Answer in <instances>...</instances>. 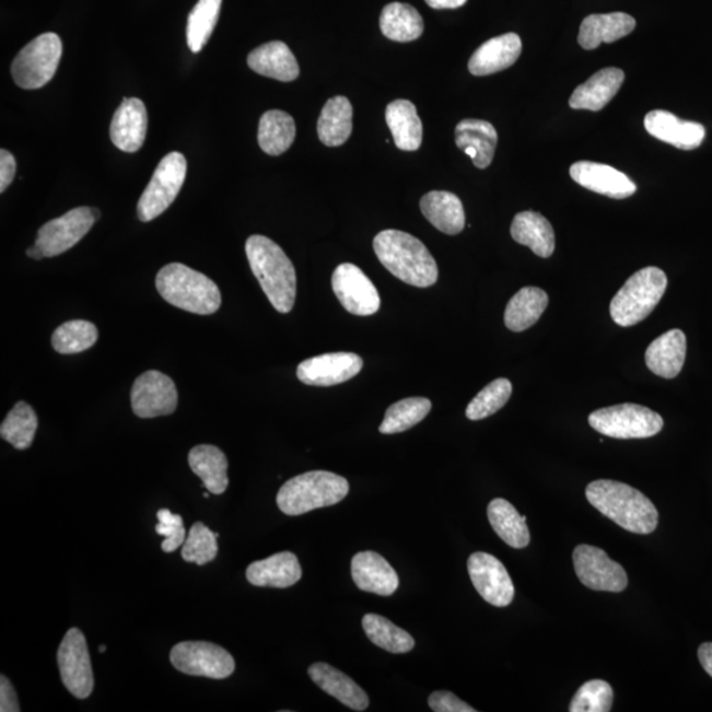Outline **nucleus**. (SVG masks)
<instances>
[{
    "label": "nucleus",
    "mask_w": 712,
    "mask_h": 712,
    "mask_svg": "<svg viewBox=\"0 0 712 712\" xmlns=\"http://www.w3.org/2000/svg\"><path fill=\"white\" fill-rule=\"evenodd\" d=\"M60 675L63 686L70 695L79 699H86L94 689V675L92 660L87 643L79 628H72L62 639L57 652Z\"/></svg>",
    "instance_id": "11"
},
{
    "label": "nucleus",
    "mask_w": 712,
    "mask_h": 712,
    "mask_svg": "<svg viewBox=\"0 0 712 712\" xmlns=\"http://www.w3.org/2000/svg\"><path fill=\"white\" fill-rule=\"evenodd\" d=\"M646 131L678 150L698 149L705 138V128L697 121L682 120L665 110H653L644 119Z\"/></svg>",
    "instance_id": "19"
},
{
    "label": "nucleus",
    "mask_w": 712,
    "mask_h": 712,
    "mask_svg": "<svg viewBox=\"0 0 712 712\" xmlns=\"http://www.w3.org/2000/svg\"><path fill=\"white\" fill-rule=\"evenodd\" d=\"M511 235L518 245L529 247L540 258L548 259L555 253L553 226L536 211H523L513 218Z\"/></svg>",
    "instance_id": "30"
},
{
    "label": "nucleus",
    "mask_w": 712,
    "mask_h": 712,
    "mask_svg": "<svg viewBox=\"0 0 712 712\" xmlns=\"http://www.w3.org/2000/svg\"><path fill=\"white\" fill-rule=\"evenodd\" d=\"M0 711L2 712H19L16 692L12 688L8 678L2 676L0 678Z\"/></svg>",
    "instance_id": "50"
},
{
    "label": "nucleus",
    "mask_w": 712,
    "mask_h": 712,
    "mask_svg": "<svg viewBox=\"0 0 712 712\" xmlns=\"http://www.w3.org/2000/svg\"><path fill=\"white\" fill-rule=\"evenodd\" d=\"M318 138L327 147L346 143L352 132V106L346 97L326 102L317 125Z\"/></svg>",
    "instance_id": "36"
},
{
    "label": "nucleus",
    "mask_w": 712,
    "mask_h": 712,
    "mask_svg": "<svg viewBox=\"0 0 712 712\" xmlns=\"http://www.w3.org/2000/svg\"><path fill=\"white\" fill-rule=\"evenodd\" d=\"M332 291H335L339 303L355 316L367 317L381 310V296L376 287L361 268L351 262L336 268L331 279Z\"/></svg>",
    "instance_id": "15"
},
{
    "label": "nucleus",
    "mask_w": 712,
    "mask_h": 712,
    "mask_svg": "<svg viewBox=\"0 0 712 712\" xmlns=\"http://www.w3.org/2000/svg\"><path fill=\"white\" fill-rule=\"evenodd\" d=\"M362 626L372 643L384 651L401 654L408 653L415 647V639L407 631L401 630L381 615H365Z\"/></svg>",
    "instance_id": "39"
},
{
    "label": "nucleus",
    "mask_w": 712,
    "mask_h": 712,
    "mask_svg": "<svg viewBox=\"0 0 712 712\" xmlns=\"http://www.w3.org/2000/svg\"><path fill=\"white\" fill-rule=\"evenodd\" d=\"M382 34L389 40L415 42L422 35L423 21L419 11L407 3H389L381 15Z\"/></svg>",
    "instance_id": "38"
},
{
    "label": "nucleus",
    "mask_w": 712,
    "mask_h": 712,
    "mask_svg": "<svg viewBox=\"0 0 712 712\" xmlns=\"http://www.w3.org/2000/svg\"><path fill=\"white\" fill-rule=\"evenodd\" d=\"M171 663L188 676L224 679L233 675L235 661L222 646L207 641H184L173 646Z\"/></svg>",
    "instance_id": "10"
},
{
    "label": "nucleus",
    "mask_w": 712,
    "mask_h": 712,
    "mask_svg": "<svg viewBox=\"0 0 712 712\" xmlns=\"http://www.w3.org/2000/svg\"><path fill=\"white\" fill-rule=\"evenodd\" d=\"M246 255L269 303L279 313H290L297 293V276L291 259L279 245L262 235L248 237Z\"/></svg>",
    "instance_id": "2"
},
{
    "label": "nucleus",
    "mask_w": 712,
    "mask_h": 712,
    "mask_svg": "<svg viewBox=\"0 0 712 712\" xmlns=\"http://www.w3.org/2000/svg\"><path fill=\"white\" fill-rule=\"evenodd\" d=\"M455 143L479 170H486L495 156L498 132L490 121L465 119L455 128Z\"/></svg>",
    "instance_id": "23"
},
{
    "label": "nucleus",
    "mask_w": 712,
    "mask_h": 712,
    "mask_svg": "<svg viewBox=\"0 0 712 712\" xmlns=\"http://www.w3.org/2000/svg\"><path fill=\"white\" fill-rule=\"evenodd\" d=\"M106 650H107V646H106V645H101V646L98 647V651H100L101 653H105Z\"/></svg>",
    "instance_id": "54"
},
{
    "label": "nucleus",
    "mask_w": 712,
    "mask_h": 712,
    "mask_svg": "<svg viewBox=\"0 0 712 712\" xmlns=\"http://www.w3.org/2000/svg\"><path fill=\"white\" fill-rule=\"evenodd\" d=\"M246 576L254 586L287 588L296 585L303 576V569L296 556L291 551H281L249 564Z\"/></svg>",
    "instance_id": "25"
},
{
    "label": "nucleus",
    "mask_w": 712,
    "mask_h": 712,
    "mask_svg": "<svg viewBox=\"0 0 712 712\" xmlns=\"http://www.w3.org/2000/svg\"><path fill=\"white\" fill-rule=\"evenodd\" d=\"M686 359V336L684 331L673 329L660 336L645 352L646 367L654 375L675 378L682 371Z\"/></svg>",
    "instance_id": "29"
},
{
    "label": "nucleus",
    "mask_w": 712,
    "mask_h": 712,
    "mask_svg": "<svg viewBox=\"0 0 712 712\" xmlns=\"http://www.w3.org/2000/svg\"><path fill=\"white\" fill-rule=\"evenodd\" d=\"M247 63L255 73L281 82L294 81L300 75L296 57L288 48V45L282 42L260 45L248 55Z\"/></svg>",
    "instance_id": "26"
},
{
    "label": "nucleus",
    "mask_w": 712,
    "mask_h": 712,
    "mask_svg": "<svg viewBox=\"0 0 712 712\" xmlns=\"http://www.w3.org/2000/svg\"><path fill=\"white\" fill-rule=\"evenodd\" d=\"M374 249L382 265L408 285L428 288L439 280L437 262L413 235L399 230H384L375 236Z\"/></svg>",
    "instance_id": "3"
},
{
    "label": "nucleus",
    "mask_w": 712,
    "mask_h": 712,
    "mask_svg": "<svg viewBox=\"0 0 712 712\" xmlns=\"http://www.w3.org/2000/svg\"><path fill=\"white\" fill-rule=\"evenodd\" d=\"M698 658L704 672L712 678V643H704L699 646Z\"/></svg>",
    "instance_id": "51"
},
{
    "label": "nucleus",
    "mask_w": 712,
    "mask_h": 712,
    "mask_svg": "<svg viewBox=\"0 0 712 712\" xmlns=\"http://www.w3.org/2000/svg\"><path fill=\"white\" fill-rule=\"evenodd\" d=\"M487 516L497 535L511 548L528 547L530 534L527 517L520 515L515 506L505 499H493L487 509Z\"/></svg>",
    "instance_id": "34"
},
{
    "label": "nucleus",
    "mask_w": 712,
    "mask_h": 712,
    "mask_svg": "<svg viewBox=\"0 0 712 712\" xmlns=\"http://www.w3.org/2000/svg\"><path fill=\"white\" fill-rule=\"evenodd\" d=\"M27 256L28 258L37 261L45 258L40 247H38L37 245H34L27 249Z\"/></svg>",
    "instance_id": "53"
},
{
    "label": "nucleus",
    "mask_w": 712,
    "mask_h": 712,
    "mask_svg": "<svg viewBox=\"0 0 712 712\" xmlns=\"http://www.w3.org/2000/svg\"><path fill=\"white\" fill-rule=\"evenodd\" d=\"M97 222L93 208H75L38 230L36 243L45 258H54L74 247Z\"/></svg>",
    "instance_id": "13"
},
{
    "label": "nucleus",
    "mask_w": 712,
    "mask_h": 712,
    "mask_svg": "<svg viewBox=\"0 0 712 712\" xmlns=\"http://www.w3.org/2000/svg\"><path fill=\"white\" fill-rule=\"evenodd\" d=\"M16 175V160L9 151H0V191L4 194Z\"/></svg>",
    "instance_id": "49"
},
{
    "label": "nucleus",
    "mask_w": 712,
    "mask_h": 712,
    "mask_svg": "<svg viewBox=\"0 0 712 712\" xmlns=\"http://www.w3.org/2000/svg\"><path fill=\"white\" fill-rule=\"evenodd\" d=\"M178 402L175 382L160 371H147L135 381L131 407L140 419H155L175 413Z\"/></svg>",
    "instance_id": "14"
},
{
    "label": "nucleus",
    "mask_w": 712,
    "mask_h": 712,
    "mask_svg": "<svg viewBox=\"0 0 712 712\" xmlns=\"http://www.w3.org/2000/svg\"><path fill=\"white\" fill-rule=\"evenodd\" d=\"M614 690L603 679L583 684L570 702V712H609L612 709Z\"/></svg>",
    "instance_id": "46"
},
{
    "label": "nucleus",
    "mask_w": 712,
    "mask_h": 712,
    "mask_svg": "<svg viewBox=\"0 0 712 712\" xmlns=\"http://www.w3.org/2000/svg\"><path fill=\"white\" fill-rule=\"evenodd\" d=\"M666 287H668V278L663 269L657 267L640 269L627 280L609 304L614 323L623 327L641 323L664 297Z\"/></svg>",
    "instance_id": "6"
},
{
    "label": "nucleus",
    "mask_w": 712,
    "mask_h": 712,
    "mask_svg": "<svg viewBox=\"0 0 712 712\" xmlns=\"http://www.w3.org/2000/svg\"><path fill=\"white\" fill-rule=\"evenodd\" d=\"M420 208L423 217L441 233L457 235L465 229L464 205L451 191H431L421 198Z\"/></svg>",
    "instance_id": "31"
},
{
    "label": "nucleus",
    "mask_w": 712,
    "mask_h": 712,
    "mask_svg": "<svg viewBox=\"0 0 712 712\" xmlns=\"http://www.w3.org/2000/svg\"><path fill=\"white\" fill-rule=\"evenodd\" d=\"M351 575L359 590L382 596L399 588V576L387 560L375 551H361L352 558Z\"/></svg>",
    "instance_id": "21"
},
{
    "label": "nucleus",
    "mask_w": 712,
    "mask_h": 712,
    "mask_svg": "<svg viewBox=\"0 0 712 712\" xmlns=\"http://www.w3.org/2000/svg\"><path fill=\"white\" fill-rule=\"evenodd\" d=\"M314 684L326 695L335 697L351 710L364 711L369 708L370 699L361 686H358L345 673L325 663L313 664L307 670Z\"/></svg>",
    "instance_id": "27"
},
{
    "label": "nucleus",
    "mask_w": 712,
    "mask_h": 712,
    "mask_svg": "<svg viewBox=\"0 0 712 712\" xmlns=\"http://www.w3.org/2000/svg\"><path fill=\"white\" fill-rule=\"evenodd\" d=\"M189 466L203 487L214 495H222L229 487L226 455L213 445H200L191 448L189 453Z\"/></svg>",
    "instance_id": "33"
},
{
    "label": "nucleus",
    "mask_w": 712,
    "mask_h": 712,
    "mask_svg": "<svg viewBox=\"0 0 712 712\" xmlns=\"http://www.w3.org/2000/svg\"><path fill=\"white\" fill-rule=\"evenodd\" d=\"M429 705L435 712H475L470 704L460 701V699L451 691H434L428 699Z\"/></svg>",
    "instance_id": "48"
},
{
    "label": "nucleus",
    "mask_w": 712,
    "mask_h": 712,
    "mask_svg": "<svg viewBox=\"0 0 712 712\" xmlns=\"http://www.w3.org/2000/svg\"><path fill=\"white\" fill-rule=\"evenodd\" d=\"M522 50V38L516 34L493 37L475 50L468 61V70L478 77L502 72L517 61Z\"/></svg>",
    "instance_id": "22"
},
{
    "label": "nucleus",
    "mask_w": 712,
    "mask_h": 712,
    "mask_svg": "<svg viewBox=\"0 0 712 712\" xmlns=\"http://www.w3.org/2000/svg\"><path fill=\"white\" fill-rule=\"evenodd\" d=\"M220 535L211 532L207 525L202 523L194 524L190 528L188 538H186L182 556L186 562L197 563L202 567L215 560L218 555L217 538Z\"/></svg>",
    "instance_id": "45"
},
{
    "label": "nucleus",
    "mask_w": 712,
    "mask_h": 712,
    "mask_svg": "<svg viewBox=\"0 0 712 712\" xmlns=\"http://www.w3.org/2000/svg\"><path fill=\"white\" fill-rule=\"evenodd\" d=\"M432 402L425 397H408L387 409L378 432L396 434L408 431L420 423L431 412Z\"/></svg>",
    "instance_id": "41"
},
{
    "label": "nucleus",
    "mask_w": 712,
    "mask_h": 712,
    "mask_svg": "<svg viewBox=\"0 0 712 712\" xmlns=\"http://www.w3.org/2000/svg\"><path fill=\"white\" fill-rule=\"evenodd\" d=\"M62 55L61 38L52 32L37 36L17 54L11 73L19 87L40 89L54 79Z\"/></svg>",
    "instance_id": "8"
},
{
    "label": "nucleus",
    "mask_w": 712,
    "mask_h": 712,
    "mask_svg": "<svg viewBox=\"0 0 712 712\" xmlns=\"http://www.w3.org/2000/svg\"><path fill=\"white\" fill-rule=\"evenodd\" d=\"M159 524L156 525V534L165 537L162 544V549L165 553L176 551L185 542L186 530L184 527V520L179 515H175L170 510H160L157 512Z\"/></svg>",
    "instance_id": "47"
},
{
    "label": "nucleus",
    "mask_w": 712,
    "mask_h": 712,
    "mask_svg": "<svg viewBox=\"0 0 712 712\" xmlns=\"http://www.w3.org/2000/svg\"><path fill=\"white\" fill-rule=\"evenodd\" d=\"M637 28V21L625 12L590 15L581 24L579 43L583 49L593 50L603 43L620 40Z\"/></svg>",
    "instance_id": "28"
},
{
    "label": "nucleus",
    "mask_w": 712,
    "mask_h": 712,
    "mask_svg": "<svg viewBox=\"0 0 712 712\" xmlns=\"http://www.w3.org/2000/svg\"><path fill=\"white\" fill-rule=\"evenodd\" d=\"M625 82V72L618 68H606L574 90L569 105L574 110L600 112L618 94Z\"/></svg>",
    "instance_id": "24"
},
{
    "label": "nucleus",
    "mask_w": 712,
    "mask_h": 712,
    "mask_svg": "<svg viewBox=\"0 0 712 712\" xmlns=\"http://www.w3.org/2000/svg\"><path fill=\"white\" fill-rule=\"evenodd\" d=\"M186 159L183 153L171 152L157 165L138 202L141 222H151L162 215L175 202L186 178Z\"/></svg>",
    "instance_id": "9"
},
{
    "label": "nucleus",
    "mask_w": 712,
    "mask_h": 712,
    "mask_svg": "<svg viewBox=\"0 0 712 712\" xmlns=\"http://www.w3.org/2000/svg\"><path fill=\"white\" fill-rule=\"evenodd\" d=\"M588 423L596 432L618 440L650 439L664 428L663 417L638 404L595 410L590 415Z\"/></svg>",
    "instance_id": "7"
},
{
    "label": "nucleus",
    "mask_w": 712,
    "mask_h": 712,
    "mask_svg": "<svg viewBox=\"0 0 712 712\" xmlns=\"http://www.w3.org/2000/svg\"><path fill=\"white\" fill-rule=\"evenodd\" d=\"M37 427L38 420L34 408L27 402L19 401L2 422L0 435L17 451H27L34 442Z\"/></svg>",
    "instance_id": "40"
},
{
    "label": "nucleus",
    "mask_w": 712,
    "mask_h": 712,
    "mask_svg": "<svg viewBox=\"0 0 712 712\" xmlns=\"http://www.w3.org/2000/svg\"><path fill=\"white\" fill-rule=\"evenodd\" d=\"M386 120L397 149L413 152L422 143V124L412 102L396 100L386 110Z\"/></svg>",
    "instance_id": "32"
},
{
    "label": "nucleus",
    "mask_w": 712,
    "mask_h": 712,
    "mask_svg": "<svg viewBox=\"0 0 712 712\" xmlns=\"http://www.w3.org/2000/svg\"><path fill=\"white\" fill-rule=\"evenodd\" d=\"M429 8L434 10L459 9L467 0H425Z\"/></svg>",
    "instance_id": "52"
},
{
    "label": "nucleus",
    "mask_w": 712,
    "mask_h": 712,
    "mask_svg": "<svg viewBox=\"0 0 712 712\" xmlns=\"http://www.w3.org/2000/svg\"><path fill=\"white\" fill-rule=\"evenodd\" d=\"M573 562L576 576L594 592L621 593L628 586L623 567L612 561L603 549L580 545L574 549Z\"/></svg>",
    "instance_id": "12"
},
{
    "label": "nucleus",
    "mask_w": 712,
    "mask_h": 712,
    "mask_svg": "<svg viewBox=\"0 0 712 712\" xmlns=\"http://www.w3.org/2000/svg\"><path fill=\"white\" fill-rule=\"evenodd\" d=\"M156 290L166 303L200 316L214 314L222 304L215 282L182 262H172L160 269Z\"/></svg>",
    "instance_id": "4"
},
{
    "label": "nucleus",
    "mask_w": 712,
    "mask_h": 712,
    "mask_svg": "<svg viewBox=\"0 0 712 712\" xmlns=\"http://www.w3.org/2000/svg\"><path fill=\"white\" fill-rule=\"evenodd\" d=\"M549 304L548 293L536 287H525L510 300L504 323L511 331L522 332L541 318Z\"/></svg>",
    "instance_id": "35"
},
{
    "label": "nucleus",
    "mask_w": 712,
    "mask_h": 712,
    "mask_svg": "<svg viewBox=\"0 0 712 712\" xmlns=\"http://www.w3.org/2000/svg\"><path fill=\"white\" fill-rule=\"evenodd\" d=\"M467 569L474 587L487 603L495 607L511 605L515 598V586L497 557L478 551L468 558Z\"/></svg>",
    "instance_id": "16"
},
{
    "label": "nucleus",
    "mask_w": 712,
    "mask_h": 712,
    "mask_svg": "<svg viewBox=\"0 0 712 712\" xmlns=\"http://www.w3.org/2000/svg\"><path fill=\"white\" fill-rule=\"evenodd\" d=\"M222 0H198L188 17L186 38L194 54L201 52L208 44L220 17Z\"/></svg>",
    "instance_id": "43"
},
{
    "label": "nucleus",
    "mask_w": 712,
    "mask_h": 712,
    "mask_svg": "<svg viewBox=\"0 0 712 712\" xmlns=\"http://www.w3.org/2000/svg\"><path fill=\"white\" fill-rule=\"evenodd\" d=\"M203 498H207V499H208V498H209V493H208V492H205V493H203Z\"/></svg>",
    "instance_id": "55"
},
{
    "label": "nucleus",
    "mask_w": 712,
    "mask_h": 712,
    "mask_svg": "<svg viewBox=\"0 0 712 712\" xmlns=\"http://www.w3.org/2000/svg\"><path fill=\"white\" fill-rule=\"evenodd\" d=\"M588 503L619 527L637 535H651L658 525V511L643 492L616 480H595L586 489Z\"/></svg>",
    "instance_id": "1"
},
{
    "label": "nucleus",
    "mask_w": 712,
    "mask_h": 712,
    "mask_svg": "<svg viewBox=\"0 0 712 712\" xmlns=\"http://www.w3.org/2000/svg\"><path fill=\"white\" fill-rule=\"evenodd\" d=\"M512 395V383L509 378L500 377L486 386L474 397L466 409V417L471 421L485 420L495 415L509 402Z\"/></svg>",
    "instance_id": "44"
},
{
    "label": "nucleus",
    "mask_w": 712,
    "mask_h": 712,
    "mask_svg": "<svg viewBox=\"0 0 712 712\" xmlns=\"http://www.w3.org/2000/svg\"><path fill=\"white\" fill-rule=\"evenodd\" d=\"M98 341V329L89 320H68L57 327L52 336L54 349L62 355L79 354L92 349Z\"/></svg>",
    "instance_id": "42"
},
{
    "label": "nucleus",
    "mask_w": 712,
    "mask_h": 712,
    "mask_svg": "<svg viewBox=\"0 0 712 712\" xmlns=\"http://www.w3.org/2000/svg\"><path fill=\"white\" fill-rule=\"evenodd\" d=\"M296 138V125L290 114L269 110L259 121L258 141L260 149L271 156H280L291 149Z\"/></svg>",
    "instance_id": "37"
},
{
    "label": "nucleus",
    "mask_w": 712,
    "mask_h": 712,
    "mask_svg": "<svg viewBox=\"0 0 712 712\" xmlns=\"http://www.w3.org/2000/svg\"><path fill=\"white\" fill-rule=\"evenodd\" d=\"M570 176L582 188L614 200H625L638 190L630 177L606 164L576 162L570 168Z\"/></svg>",
    "instance_id": "18"
},
{
    "label": "nucleus",
    "mask_w": 712,
    "mask_h": 712,
    "mask_svg": "<svg viewBox=\"0 0 712 712\" xmlns=\"http://www.w3.org/2000/svg\"><path fill=\"white\" fill-rule=\"evenodd\" d=\"M147 127H149V114L143 101L125 98L112 120V141L120 151L138 152L144 143Z\"/></svg>",
    "instance_id": "20"
},
{
    "label": "nucleus",
    "mask_w": 712,
    "mask_h": 712,
    "mask_svg": "<svg viewBox=\"0 0 712 712\" xmlns=\"http://www.w3.org/2000/svg\"><path fill=\"white\" fill-rule=\"evenodd\" d=\"M348 480L329 471H310L288 480L278 493V506L288 516L341 503L348 497Z\"/></svg>",
    "instance_id": "5"
},
{
    "label": "nucleus",
    "mask_w": 712,
    "mask_h": 712,
    "mask_svg": "<svg viewBox=\"0 0 712 712\" xmlns=\"http://www.w3.org/2000/svg\"><path fill=\"white\" fill-rule=\"evenodd\" d=\"M362 369V358L354 352H331L300 363L297 377L306 386L331 387L355 377Z\"/></svg>",
    "instance_id": "17"
}]
</instances>
